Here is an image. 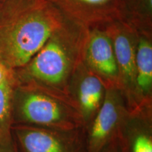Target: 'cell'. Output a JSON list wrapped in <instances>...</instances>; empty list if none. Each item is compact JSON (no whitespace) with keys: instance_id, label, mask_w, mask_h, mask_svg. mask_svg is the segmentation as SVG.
<instances>
[{"instance_id":"1","label":"cell","mask_w":152,"mask_h":152,"mask_svg":"<svg viewBox=\"0 0 152 152\" xmlns=\"http://www.w3.org/2000/svg\"><path fill=\"white\" fill-rule=\"evenodd\" d=\"M17 111L28 125L71 131L80 129L85 123L76 104L39 92L23 94Z\"/></svg>"},{"instance_id":"2","label":"cell","mask_w":152,"mask_h":152,"mask_svg":"<svg viewBox=\"0 0 152 152\" xmlns=\"http://www.w3.org/2000/svg\"><path fill=\"white\" fill-rule=\"evenodd\" d=\"M52 33V25L39 15L22 18L6 36L4 58L12 67L25 66L45 46Z\"/></svg>"},{"instance_id":"3","label":"cell","mask_w":152,"mask_h":152,"mask_svg":"<svg viewBox=\"0 0 152 152\" xmlns=\"http://www.w3.org/2000/svg\"><path fill=\"white\" fill-rule=\"evenodd\" d=\"M80 129L64 131L26 125L15 132L23 152H84Z\"/></svg>"},{"instance_id":"4","label":"cell","mask_w":152,"mask_h":152,"mask_svg":"<svg viewBox=\"0 0 152 152\" xmlns=\"http://www.w3.org/2000/svg\"><path fill=\"white\" fill-rule=\"evenodd\" d=\"M71 61L61 45L55 41L47 42L32 58L29 73L36 80L52 86H59L66 80Z\"/></svg>"},{"instance_id":"5","label":"cell","mask_w":152,"mask_h":152,"mask_svg":"<svg viewBox=\"0 0 152 152\" xmlns=\"http://www.w3.org/2000/svg\"><path fill=\"white\" fill-rule=\"evenodd\" d=\"M123 106L117 94L107 91L95 114L89 136L88 152H101L119 124Z\"/></svg>"},{"instance_id":"6","label":"cell","mask_w":152,"mask_h":152,"mask_svg":"<svg viewBox=\"0 0 152 152\" xmlns=\"http://www.w3.org/2000/svg\"><path fill=\"white\" fill-rule=\"evenodd\" d=\"M87 61L100 75L115 78L119 74L113 47L106 36L96 34L91 39L87 50Z\"/></svg>"},{"instance_id":"7","label":"cell","mask_w":152,"mask_h":152,"mask_svg":"<svg viewBox=\"0 0 152 152\" xmlns=\"http://www.w3.org/2000/svg\"><path fill=\"white\" fill-rule=\"evenodd\" d=\"M104 87L96 76L87 75L82 80L77 93V106L85 123L95 115L102 105Z\"/></svg>"},{"instance_id":"8","label":"cell","mask_w":152,"mask_h":152,"mask_svg":"<svg viewBox=\"0 0 152 152\" xmlns=\"http://www.w3.org/2000/svg\"><path fill=\"white\" fill-rule=\"evenodd\" d=\"M135 85L142 96L151 92L152 86V47L142 39L135 54Z\"/></svg>"},{"instance_id":"9","label":"cell","mask_w":152,"mask_h":152,"mask_svg":"<svg viewBox=\"0 0 152 152\" xmlns=\"http://www.w3.org/2000/svg\"><path fill=\"white\" fill-rule=\"evenodd\" d=\"M113 51L119 72L124 81L128 85H135V54L128 38L123 35L118 36L114 42Z\"/></svg>"},{"instance_id":"10","label":"cell","mask_w":152,"mask_h":152,"mask_svg":"<svg viewBox=\"0 0 152 152\" xmlns=\"http://www.w3.org/2000/svg\"><path fill=\"white\" fill-rule=\"evenodd\" d=\"M12 107V89L9 79L0 85V138L7 130Z\"/></svg>"},{"instance_id":"11","label":"cell","mask_w":152,"mask_h":152,"mask_svg":"<svg viewBox=\"0 0 152 152\" xmlns=\"http://www.w3.org/2000/svg\"><path fill=\"white\" fill-rule=\"evenodd\" d=\"M132 152H152V138L149 131L135 132L132 142Z\"/></svg>"},{"instance_id":"12","label":"cell","mask_w":152,"mask_h":152,"mask_svg":"<svg viewBox=\"0 0 152 152\" xmlns=\"http://www.w3.org/2000/svg\"><path fill=\"white\" fill-rule=\"evenodd\" d=\"M0 142V152H15L14 148L7 140H1Z\"/></svg>"},{"instance_id":"13","label":"cell","mask_w":152,"mask_h":152,"mask_svg":"<svg viewBox=\"0 0 152 152\" xmlns=\"http://www.w3.org/2000/svg\"><path fill=\"white\" fill-rule=\"evenodd\" d=\"M7 79H8V75H7V69L5 66L1 63H0V85Z\"/></svg>"},{"instance_id":"14","label":"cell","mask_w":152,"mask_h":152,"mask_svg":"<svg viewBox=\"0 0 152 152\" xmlns=\"http://www.w3.org/2000/svg\"><path fill=\"white\" fill-rule=\"evenodd\" d=\"M80 1L90 4H99L104 3L107 0H80Z\"/></svg>"}]
</instances>
